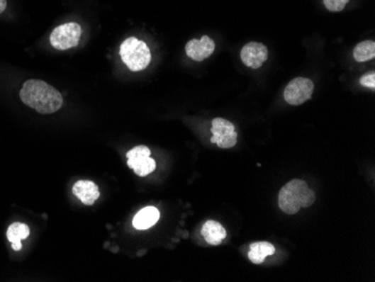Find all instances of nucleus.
I'll use <instances>...</instances> for the list:
<instances>
[{
  "label": "nucleus",
  "mask_w": 375,
  "mask_h": 282,
  "mask_svg": "<svg viewBox=\"0 0 375 282\" xmlns=\"http://www.w3.org/2000/svg\"><path fill=\"white\" fill-rule=\"evenodd\" d=\"M19 97L25 105L40 114H53L63 106V97L60 91L38 79L24 82Z\"/></svg>",
  "instance_id": "f257e3e1"
},
{
  "label": "nucleus",
  "mask_w": 375,
  "mask_h": 282,
  "mask_svg": "<svg viewBox=\"0 0 375 282\" xmlns=\"http://www.w3.org/2000/svg\"><path fill=\"white\" fill-rule=\"evenodd\" d=\"M316 196L307 182L293 179L288 182L279 193V207L288 215L297 214L301 208L310 207L315 203Z\"/></svg>",
  "instance_id": "f03ea898"
},
{
  "label": "nucleus",
  "mask_w": 375,
  "mask_h": 282,
  "mask_svg": "<svg viewBox=\"0 0 375 282\" xmlns=\"http://www.w3.org/2000/svg\"><path fill=\"white\" fill-rule=\"evenodd\" d=\"M119 55L130 71L138 72L149 67L152 55L145 42L136 38H128L121 45Z\"/></svg>",
  "instance_id": "7ed1b4c3"
},
{
  "label": "nucleus",
  "mask_w": 375,
  "mask_h": 282,
  "mask_svg": "<svg viewBox=\"0 0 375 282\" xmlns=\"http://www.w3.org/2000/svg\"><path fill=\"white\" fill-rule=\"evenodd\" d=\"M82 35V28L78 23H65L53 30L50 36V42L55 49L65 51L77 47Z\"/></svg>",
  "instance_id": "20e7f679"
},
{
  "label": "nucleus",
  "mask_w": 375,
  "mask_h": 282,
  "mask_svg": "<svg viewBox=\"0 0 375 282\" xmlns=\"http://www.w3.org/2000/svg\"><path fill=\"white\" fill-rule=\"evenodd\" d=\"M127 164L138 176H149L157 168V163L151 157V151L145 145H140L128 151Z\"/></svg>",
  "instance_id": "39448f33"
},
{
  "label": "nucleus",
  "mask_w": 375,
  "mask_h": 282,
  "mask_svg": "<svg viewBox=\"0 0 375 282\" xmlns=\"http://www.w3.org/2000/svg\"><path fill=\"white\" fill-rule=\"evenodd\" d=\"M315 86L310 79L296 78L284 89V101L292 106H299L310 99Z\"/></svg>",
  "instance_id": "423d86ee"
},
{
  "label": "nucleus",
  "mask_w": 375,
  "mask_h": 282,
  "mask_svg": "<svg viewBox=\"0 0 375 282\" xmlns=\"http://www.w3.org/2000/svg\"><path fill=\"white\" fill-rule=\"evenodd\" d=\"M211 143L218 145L220 149H230L237 143V133L235 126L230 120H225L222 117H217L213 120L211 126Z\"/></svg>",
  "instance_id": "0eeeda50"
},
{
  "label": "nucleus",
  "mask_w": 375,
  "mask_h": 282,
  "mask_svg": "<svg viewBox=\"0 0 375 282\" xmlns=\"http://www.w3.org/2000/svg\"><path fill=\"white\" fill-rule=\"evenodd\" d=\"M269 51L264 44L251 42L244 45L240 51V59L246 67L252 69H259L267 60Z\"/></svg>",
  "instance_id": "6e6552de"
},
{
  "label": "nucleus",
  "mask_w": 375,
  "mask_h": 282,
  "mask_svg": "<svg viewBox=\"0 0 375 282\" xmlns=\"http://www.w3.org/2000/svg\"><path fill=\"white\" fill-rule=\"evenodd\" d=\"M216 49V44L209 36L205 35L200 40L194 38L188 42L186 45V53L190 59L201 62V61L208 59L213 51Z\"/></svg>",
  "instance_id": "1a4fd4ad"
},
{
  "label": "nucleus",
  "mask_w": 375,
  "mask_h": 282,
  "mask_svg": "<svg viewBox=\"0 0 375 282\" xmlns=\"http://www.w3.org/2000/svg\"><path fill=\"white\" fill-rule=\"evenodd\" d=\"M73 195L76 196L82 204L91 206L99 199L100 191L95 182L90 180H79L72 188Z\"/></svg>",
  "instance_id": "9d476101"
},
{
  "label": "nucleus",
  "mask_w": 375,
  "mask_h": 282,
  "mask_svg": "<svg viewBox=\"0 0 375 282\" xmlns=\"http://www.w3.org/2000/svg\"><path fill=\"white\" fill-rule=\"evenodd\" d=\"M159 220V209L152 206L145 207V208L140 209V212L135 215V218L133 220V225L136 230L143 231V230H147L155 225Z\"/></svg>",
  "instance_id": "9b49d317"
},
{
  "label": "nucleus",
  "mask_w": 375,
  "mask_h": 282,
  "mask_svg": "<svg viewBox=\"0 0 375 282\" xmlns=\"http://www.w3.org/2000/svg\"><path fill=\"white\" fill-rule=\"evenodd\" d=\"M201 234L208 244L219 245L226 237V230L216 220H208L203 224Z\"/></svg>",
  "instance_id": "f8f14e48"
},
{
  "label": "nucleus",
  "mask_w": 375,
  "mask_h": 282,
  "mask_svg": "<svg viewBox=\"0 0 375 282\" xmlns=\"http://www.w3.org/2000/svg\"><path fill=\"white\" fill-rule=\"evenodd\" d=\"M276 247L269 242H255L250 247L249 259L254 264H261L265 259L274 254Z\"/></svg>",
  "instance_id": "ddd939ff"
},
{
  "label": "nucleus",
  "mask_w": 375,
  "mask_h": 282,
  "mask_svg": "<svg viewBox=\"0 0 375 282\" xmlns=\"http://www.w3.org/2000/svg\"><path fill=\"white\" fill-rule=\"evenodd\" d=\"M354 59L357 62H366L375 57L374 41H364L357 44L353 51Z\"/></svg>",
  "instance_id": "4468645a"
},
{
  "label": "nucleus",
  "mask_w": 375,
  "mask_h": 282,
  "mask_svg": "<svg viewBox=\"0 0 375 282\" xmlns=\"http://www.w3.org/2000/svg\"><path fill=\"white\" fill-rule=\"evenodd\" d=\"M28 235H30V228L23 222H14L7 230V239L11 243H16L28 239Z\"/></svg>",
  "instance_id": "2eb2a0df"
},
{
  "label": "nucleus",
  "mask_w": 375,
  "mask_h": 282,
  "mask_svg": "<svg viewBox=\"0 0 375 282\" xmlns=\"http://www.w3.org/2000/svg\"><path fill=\"white\" fill-rule=\"evenodd\" d=\"M325 7L330 11H342L345 9L349 0H323Z\"/></svg>",
  "instance_id": "dca6fc26"
},
{
  "label": "nucleus",
  "mask_w": 375,
  "mask_h": 282,
  "mask_svg": "<svg viewBox=\"0 0 375 282\" xmlns=\"http://www.w3.org/2000/svg\"><path fill=\"white\" fill-rule=\"evenodd\" d=\"M359 84L363 86V87L371 88V89H374L375 88V74L374 72H370V74H364L362 77L361 80H359Z\"/></svg>",
  "instance_id": "f3484780"
},
{
  "label": "nucleus",
  "mask_w": 375,
  "mask_h": 282,
  "mask_svg": "<svg viewBox=\"0 0 375 282\" xmlns=\"http://www.w3.org/2000/svg\"><path fill=\"white\" fill-rule=\"evenodd\" d=\"M7 7V0H0V14L5 11Z\"/></svg>",
  "instance_id": "a211bd4d"
},
{
  "label": "nucleus",
  "mask_w": 375,
  "mask_h": 282,
  "mask_svg": "<svg viewBox=\"0 0 375 282\" xmlns=\"http://www.w3.org/2000/svg\"><path fill=\"white\" fill-rule=\"evenodd\" d=\"M11 247L15 251H19L22 249V243L21 242H16V243H11Z\"/></svg>",
  "instance_id": "6ab92c4d"
}]
</instances>
